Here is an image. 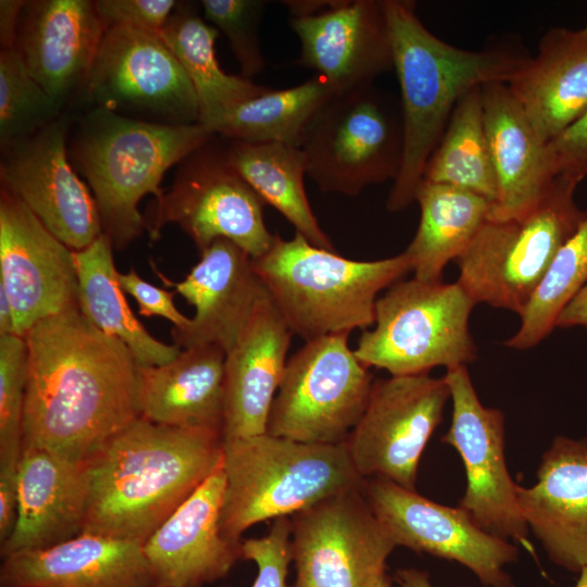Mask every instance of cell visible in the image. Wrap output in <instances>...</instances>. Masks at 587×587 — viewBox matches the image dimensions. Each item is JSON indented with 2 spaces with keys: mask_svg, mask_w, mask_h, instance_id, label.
<instances>
[{
  "mask_svg": "<svg viewBox=\"0 0 587 587\" xmlns=\"http://www.w3.org/2000/svg\"><path fill=\"white\" fill-rule=\"evenodd\" d=\"M253 267L294 335L304 341L369 329L375 323L379 294L412 272L402 252L357 261L310 243L295 233L275 236Z\"/></svg>",
  "mask_w": 587,
  "mask_h": 587,
  "instance_id": "obj_5",
  "label": "cell"
},
{
  "mask_svg": "<svg viewBox=\"0 0 587 587\" xmlns=\"http://www.w3.org/2000/svg\"><path fill=\"white\" fill-rule=\"evenodd\" d=\"M395 579L400 587H433L429 574L419 569H400L396 571Z\"/></svg>",
  "mask_w": 587,
  "mask_h": 587,
  "instance_id": "obj_47",
  "label": "cell"
},
{
  "mask_svg": "<svg viewBox=\"0 0 587 587\" xmlns=\"http://www.w3.org/2000/svg\"><path fill=\"white\" fill-rule=\"evenodd\" d=\"M587 282V216L560 248L526 308L516 333L504 346L525 350L542 341L570 299Z\"/></svg>",
  "mask_w": 587,
  "mask_h": 587,
  "instance_id": "obj_36",
  "label": "cell"
},
{
  "mask_svg": "<svg viewBox=\"0 0 587 587\" xmlns=\"http://www.w3.org/2000/svg\"><path fill=\"white\" fill-rule=\"evenodd\" d=\"M540 139L550 142L587 111V27H553L508 83Z\"/></svg>",
  "mask_w": 587,
  "mask_h": 587,
  "instance_id": "obj_28",
  "label": "cell"
},
{
  "mask_svg": "<svg viewBox=\"0 0 587 587\" xmlns=\"http://www.w3.org/2000/svg\"><path fill=\"white\" fill-rule=\"evenodd\" d=\"M376 587H392L391 578L385 573L378 580Z\"/></svg>",
  "mask_w": 587,
  "mask_h": 587,
  "instance_id": "obj_50",
  "label": "cell"
},
{
  "mask_svg": "<svg viewBox=\"0 0 587 587\" xmlns=\"http://www.w3.org/2000/svg\"><path fill=\"white\" fill-rule=\"evenodd\" d=\"M482 101L499 188L488 218H521L540 203L559 176L554 159L507 83L482 86Z\"/></svg>",
  "mask_w": 587,
  "mask_h": 587,
  "instance_id": "obj_26",
  "label": "cell"
},
{
  "mask_svg": "<svg viewBox=\"0 0 587 587\" xmlns=\"http://www.w3.org/2000/svg\"><path fill=\"white\" fill-rule=\"evenodd\" d=\"M58 103L30 75L16 46L0 52V141L5 148L59 116Z\"/></svg>",
  "mask_w": 587,
  "mask_h": 587,
  "instance_id": "obj_37",
  "label": "cell"
},
{
  "mask_svg": "<svg viewBox=\"0 0 587 587\" xmlns=\"http://www.w3.org/2000/svg\"><path fill=\"white\" fill-rule=\"evenodd\" d=\"M17 464L0 465V542L11 535L18 509Z\"/></svg>",
  "mask_w": 587,
  "mask_h": 587,
  "instance_id": "obj_44",
  "label": "cell"
},
{
  "mask_svg": "<svg viewBox=\"0 0 587 587\" xmlns=\"http://www.w3.org/2000/svg\"><path fill=\"white\" fill-rule=\"evenodd\" d=\"M192 154L171 190L155 200L147 223L155 239L165 224H176L201 253L227 239L252 259L265 254L275 236L265 225L264 202L227 162L225 152Z\"/></svg>",
  "mask_w": 587,
  "mask_h": 587,
  "instance_id": "obj_14",
  "label": "cell"
},
{
  "mask_svg": "<svg viewBox=\"0 0 587 587\" xmlns=\"http://www.w3.org/2000/svg\"><path fill=\"white\" fill-rule=\"evenodd\" d=\"M452 401L451 424L441 441L460 454L466 488L458 507L488 533L530 549L529 529L505 462L504 414L485 407L466 365L446 369Z\"/></svg>",
  "mask_w": 587,
  "mask_h": 587,
  "instance_id": "obj_15",
  "label": "cell"
},
{
  "mask_svg": "<svg viewBox=\"0 0 587 587\" xmlns=\"http://www.w3.org/2000/svg\"><path fill=\"white\" fill-rule=\"evenodd\" d=\"M225 155L264 204L285 216L296 233L315 247L335 251L309 203L304 189L305 159L299 147L232 140Z\"/></svg>",
  "mask_w": 587,
  "mask_h": 587,
  "instance_id": "obj_33",
  "label": "cell"
},
{
  "mask_svg": "<svg viewBox=\"0 0 587 587\" xmlns=\"http://www.w3.org/2000/svg\"><path fill=\"white\" fill-rule=\"evenodd\" d=\"M223 469L221 526L234 541L254 524L290 517L365 479L345 442L307 444L267 433L223 439Z\"/></svg>",
  "mask_w": 587,
  "mask_h": 587,
  "instance_id": "obj_6",
  "label": "cell"
},
{
  "mask_svg": "<svg viewBox=\"0 0 587 587\" xmlns=\"http://www.w3.org/2000/svg\"><path fill=\"white\" fill-rule=\"evenodd\" d=\"M449 399L445 378L429 373L375 379L367 405L345 441L359 475L416 490L421 457Z\"/></svg>",
  "mask_w": 587,
  "mask_h": 587,
  "instance_id": "obj_11",
  "label": "cell"
},
{
  "mask_svg": "<svg viewBox=\"0 0 587 587\" xmlns=\"http://www.w3.org/2000/svg\"><path fill=\"white\" fill-rule=\"evenodd\" d=\"M577 185L558 176L527 215L486 221L455 260L458 283L475 304L522 314L557 252L587 216L575 201Z\"/></svg>",
  "mask_w": 587,
  "mask_h": 587,
  "instance_id": "obj_7",
  "label": "cell"
},
{
  "mask_svg": "<svg viewBox=\"0 0 587 587\" xmlns=\"http://www.w3.org/2000/svg\"><path fill=\"white\" fill-rule=\"evenodd\" d=\"M362 489L396 547L455 561L485 586L513 587L504 567L517 559V547L483 529L463 509L383 478H365Z\"/></svg>",
  "mask_w": 587,
  "mask_h": 587,
  "instance_id": "obj_16",
  "label": "cell"
},
{
  "mask_svg": "<svg viewBox=\"0 0 587 587\" xmlns=\"http://www.w3.org/2000/svg\"><path fill=\"white\" fill-rule=\"evenodd\" d=\"M292 336L266 291L225 354L223 439L266 433Z\"/></svg>",
  "mask_w": 587,
  "mask_h": 587,
  "instance_id": "obj_24",
  "label": "cell"
},
{
  "mask_svg": "<svg viewBox=\"0 0 587 587\" xmlns=\"http://www.w3.org/2000/svg\"><path fill=\"white\" fill-rule=\"evenodd\" d=\"M347 334L304 341L288 360L266 433L307 444H342L362 416L373 375Z\"/></svg>",
  "mask_w": 587,
  "mask_h": 587,
  "instance_id": "obj_9",
  "label": "cell"
},
{
  "mask_svg": "<svg viewBox=\"0 0 587 587\" xmlns=\"http://www.w3.org/2000/svg\"><path fill=\"white\" fill-rule=\"evenodd\" d=\"M421 210L414 237L403 251L416 279L441 282L444 270L472 243L489 217L491 203L454 186L422 180L415 193Z\"/></svg>",
  "mask_w": 587,
  "mask_h": 587,
  "instance_id": "obj_30",
  "label": "cell"
},
{
  "mask_svg": "<svg viewBox=\"0 0 587 587\" xmlns=\"http://www.w3.org/2000/svg\"><path fill=\"white\" fill-rule=\"evenodd\" d=\"M559 176L579 184L587 177V111L548 142Z\"/></svg>",
  "mask_w": 587,
  "mask_h": 587,
  "instance_id": "obj_43",
  "label": "cell"
},
{
  "mask_svg": "<svg viewBox=\"0 0 587 587\" xmlns=\"http://www.w3.org/2000/svg\"><path fill=\"white\" fill-rule=\"evenodd\" d=\"M205 18L227 37L241 76L250 79L264 68L259 24L266 7L262 0H203Z\"/></svg>",
  "mask_w": 587,
  "mask_h": 587,
  "instance_id": "obj_39",
  "label": "cell"
},
{
  "mask_svg": "<svg viewBox=\"0 0 587 587\" xmlns=\"http://www.w3.org/2000/svg\"><path fill=\"white\" fill-rule=\"evenodd\" d=\"M222 459L218 433L136 417L84 463L87 503L82 533L145 544Z\"/></svg>",
  "mask_w": 587,
  "mask_h": 587,
  "instance_id": "obj_2",
  "label": "cell"
},
{
  "mask_svg": "<svg viewBox=\"0 0 587 587\" xmlns=\"http://www.w3.org/2000/svg\"><path fill=\"white\" fill-rule=\"evenodd\" d=\"M118 282L124 292L137 301L139 315L161 316L170 321L174 329H184L189 324L190 317L180 313L174 304V292L142 279L134 268L126 273L118 272Z\"/></svg>",
  "mask_w": 587,
  "mask_h": 587,
  "instance_id": "obj_42",
  "label": "cell"
},
{
  "mask_svg": "<svg viewBox=\"0 0 587 587\" xmlns=\"http://www.w3.org/2000/svg\"><path fill=\"white\" fill-rule=\"evenodd\" d=\"M26 380L25 337L0 336V465L17 464L21 457Z\"/></svg>",
  "mask_w": 587,
  "mask_h": 587,
  "instance_id": "obj_38",
  "label": "cell"
},
{
  "mask_svg": "<svg viewBox=\"0 0 587 587\" xmlns=\"http://www.w3.org/2000/svg\"><path fill=\"white\" fill-rule=\"evenodd\" d=\"M576 326L587 328V282L563 307L555 321V327Z\"/></svg>",
  "mask_w": 587,
  "mask_h": 587,
  "instance_id": "obj_46",
  "label": "cell"
},
{
  "mask_svg": "<svg viewBox=\"0 0 587 587\" xmlns=\"http://www.w3.org/2000/svg\"><path fill=\"white\" fill-rule=\"evenodd\" d=\"M83 88L95 108L150 116L158 123H199L195 89L157 33L109 27Z\"/></svg>",
  "mask_w": 587,
  "mask_h": 587,
  "instance_id": "obj_13",
  "label": "cell"
},
{
  "mask_svg": "<svg viewBox=\"0 0 587 587\" xmlns=\"http://www.w3.org/2000/svg\"><path fill=\"white\" fill-rule=\"evenodd\" d=\"M15 335V317L11 301L2 286H0V336Z\"/></svg>",
  "mask_w": 587,
  "mask_h": 587,
  "instance_id": "obj_48",
  "label": "cell"
},
{
  "mask_svg": "<svg viewBox=\"0 0 587 587\" xmlns=\"http://www.w3.org/2000/svg\"><path fill=\"white\" fill-rule=\"evenodd\" d=\"M157 274L195 308L184 329L172 328L174 345L180 349L216 346L226 354L266 294L252 258L227 239H217L202 251L182 280Z\"/></svg>",
  "mask_w": 587,
  "mask_h": 587,
  "instance_id": "obj_21",
  "label": "cell"
},
{
  "mask_svg": "<svg viewBox=\"0 0 587 587\" xmlns=\"http://www.w3.org/2000/svg\"><path fill=\"white\" fill-rule=\"evenodd\" d=\"M66 129L65 120L58 118L5 148L0 177L4 190L63 243L79 251L103 230L95 198L67 159Z\"/></svg>",
  "mask_w": 587,
  "mask_h": 587,
  "instance_id": "obj_17",
  "label": "cell"
},
{
  "mask_svg": "<svg viewBox=\"0 0 587 587\" xmlns=\"http://www.w3.org/2000/svg\"><path fill=\"white\" fill-rule=\"evenodd\" d=\"M224 363L221 348L196 346L167 363L138 365V415L159 425L222 435Z\"/></svg>",
  "mask_w": 587,
  "mask_h": 587,
  "instance_id": "obj_29",
  "label": "cell"
},
{
  "mask_svg": "<svg viewBox=\"0 0 587 587\" xmlns=\"http://www.w3.org/2000/svg\"><path fill=\"white\" fill-rule=\"evenodd\" d=\"M107 29L95 1H27L16 47L30 75L63 105L84 87Z\"/></svg>",
  "mask_w": 587,
  "mask_h": 587,
  "instance_id": "obj_23",
  "label": "cell"
},
{
  "mask_svg": "<svg viewBox=\"0 0 587 587\" xmlns=\"http://www.w3.org/2000/svg\"><path fill=\"white\" fill-rule=\"evenodd\" d=\"M159 36L188 76L198 100L199 123L212 134L232 110L268 90L223 71L215 53L218 30L186 4L175 9Z\"/></svg>",
  "mask_w": 587,
  "mask_h": 587,
  "instance_id": "obj_32",
  "label": "cell"
},
{
  "mask_svg": "<svg viewBox=\"0 0 587 587\" xmlns=\"http://www.w3.org/2000/svg\"><path fill=\"white\" fill-rule=\"evenodd\" d=\"M362 486L290 516L292 587H376L386 573L396 545Z\"/></svg>",
  "mask_w": 587,
  "mask_h": 587,
  "instance_id": "obj_12",
  "label": "cell"
},
{
  "mask_svg": "<svg viewBox=\"0 0 587 587\" xmlns=\"http://www.w3.org/2000/svg\"><path fill=\"white\" fill-rule=\"evenodd\" d=\"M307 175L324 192L357 196L395 180L402 160V125L370 87L335 93L299 147Z\"/></svg>",
  "mask_w": 587,
  "mask_h": 587,
  "instance_id": "obj_10",
  "label": "cell"
},
{
  "mask_svg": "<svg viewBox=\"0 0 587 587\" xmlns=\"http://www.w3.org/2000/svg\"><path fill=\"white\" fill-rule=\"evenodd\" d=\"M241 554L258 569L251 587H292L287 583L292 562L290 517L274 520L268 533L261 537L241 540Z\"/></svg>",
  "mask_w": 587,
  "mask_h": 587,
  "instance_id": "obj_40",
  "label": "cell"
},
{
  "mask_svg": "<svg viewBox=\"0 0 587 587\" xmlns=\"http://www.w3.org/2000/svg\"><path fill=\"white\" fill-rule=\"evenodd\" d=\"M212 135L200 123H158L102 108L86 117L73 155L113 247L124 249L147 228L139 201L149 193L161 199L165 172L203 148Z\"/></svg>",
  "mask_w": 587,
  "mask_h": 587,
  "instance_id": "obj_4",
  "label": "cell"
},
{
  "mask_svg": "<svg viewBox=\"0 0 587 587\" xmlns=\"http://www.w3.org/2000/svg\"><path fill=\"white\" fill-rule=\"evenodd\" d=\"M423 179L465 189L492 207L497 203L499 188L484 124L482 87L458 102L427 161Z\"/></svg>",
  "mask_w": 587,
  "mask_h": 587,
  "instance_id": "obj_34",
  "label": "cell"
},
{
  "mask_svg": "<svg viewBox=\"0 0 587 587\" xmlns=\"http://www.w3.org/2000/svg\"><path fill=\"white\" fill-rule=\"evenodd\" d=\"M1 587H153L143 544L80 533L2 558Z\"/></svg>",
  "mask_w": 587,
  "mask_h": 587,
  "instance_id": "obj_25",
  "label": "cell"
},
{
  "mask_svg": "<svg viewBox=\"0 0 587 587\" xmlns=\"http://www.w3.org/2000/svg\"><path fill=\"white\" fill-rule=\"evenodd\" d=\"M26 1H0V42L1 49L16 46L22 14Z\"/></svg>",
  "mask_w": 587,
  "mask_h": 587,
  "instance_id": "obj_45",
  "label": "cell"
},
{
  "mask_svg": "<svg viewBox=\"0 0 587 587\" xmlns=\"http://www.w3.org/2000/svg\"><path fill=\"white\" fill-rule=\"evenodd\" d=\"M402 105V160L386 208L399 212L419 185L458 102L489 83H508L530 58L521 48L452 46L422 23L413 1L383 0Z\"/></svg>",
  "mask_w": 587,
  "mask_h": 587,
  "instance_id": "obj_3",
  "label": "cell"
},
{
  "mask_svg": "<svg viewBox=\"0 0 587 587\" xmlns=\"http://www.w3.org/2000/svg\"><path fill=\"white\" fill-rule=\"evenodd\" d=\"M24 337L23 447L85 463L139 416L138 363L123 342L99 330L79 307L37 322Z\"/></svg>",
  "mask_w": 587,
  "mask_h": 587,
  "instance_id": "obj_1",
  "label": "cell"
},
{
  "mask_svg": "<svg viewBox=\"0 0 587 587\" xmlns=\"http://www.w3.org/2000/svg\"><path fill=\"white\" fill-rule=\"evenodd\" d=\"M107 27L122 26L159 34L178 5L174 0H97Z\"/></svg>",
  "mask_w": 587,
  "mask_h": 587,
  "instance_id": "obj_41",
  "label": "cell"
},
{
  "mask_svg": "<svg viewBox=\"0 0 587 587\" xmlns=\"http://www.w3.org/2000/svg\"><path fill=\"white\" fill-rule=\"evenodd\" d=\"M0 286L11 301L15 335L78 307L74 250L55 237L17 198L1 188Z\"/></svg>",
  "mask_w": 587,
  "mask_h": 587,
  "instance_id": "obj_18",
  "label": "cell"
},
{
  "mask_svg": "<svg viewBox=\"0 0 587 587\" xmlns=\"http://www.w3.org/2000/svg\"><path fill=\"white\" fill-rule=\"evenodd\" d=\"M529 532L557 565L587 566V439L558 436L544 453L537 480L516 486Z\"/></svg>",
  "mask_w": 587,
  "mask_h": 587,
  "instance_id": "obj_22",
  "label": "cell"
},
{
  "mask_svg": "<svg viewBox=\"0 0 587 587\" xmlns=\"http://www.w3.org/2000/svg\"><path fill=\"white\" fill-rule=\"evenodd\" d=\"M575 587H587V566L579 572V577Z\"/></svg>",
  "mask_w": 587,
  "mask_h": 587,
  "instance_id": "obj_49",
  "label": "cell"
},
{
  "mask_svg": "<svg viewBox=\"0 0 587 587\" xmlns=\"http://www.w3.org/2000/svg\"><path fill=\"white\" fill-rule=\"evenodd\" d=\"M15 526L1 544L2 558L42 549L82 533L87 503L84 463L23 447L18 460Z\"/></svg>",
  "mask_w": 587,
  "mask_h": 587,
  "instance_id": "obj_27",
  "label": "cell"
},
{
  "mask_svg": "<svg viewBox=\"0 0 587 587\" xmlns=\"http://www.w3.org/2000/svg\"><path fill=\"white\" fill-rule=\"evenodd\" d=\"M290 26L300 41L299 64L315 70L335 93L370 87L394 68L383 0H336L292 17Z\"/></svg>",
  "mask_w": 587,
  "mask_h": 587,
  "instance_id": "obj_19",
  "label": "cell"
},
{
  "mask_svg": "<svg viewBox=\"0 0 587 587\" xmlns=\"http://www.w3.org/2000/svg\"><path fill=\"white\" fill-rule=\"evenodd\" d=\"M78 277V307L102 333L123 342L138 365H161L182 350L154 338L140 323L118 282L113 245L102 234L83 250L74 251Z\"/></svg>",
  "mask_w": 587,
  "mask_h": 587,
  "instance_id": "obj_31",
  "label": "cell"
},
{
  "mask_svg": "<svg viewBox=\"0 0 587 587\" xmlns=\"http://www.w3.org/2000/svg\"><path fill=\"white\" fill-rule=\"evenodd\" d=\"M223 459L193 494L145 541L161 587H202L226 576L242 559L241 541L222 532Z\"/></svg>",
  "mask_w": 587,
  "mask_h": 587,
  "instance_id": "obj_20",
  "label": "cell"
},
{
  "mask_svg": "<svg viewBox=\"0 0 587 587\" xmlns=\"http://www.w3.org/2000/svg\"><path fill=\"white\" fill-rule=\"evenodd\" d=\"M153 587H161V586H158V585H157V586H153Z\"/></svg>",
  "mask_w": 587,
  "mask_h": 587,
  "instance_id": "obj_51",
  "label": "cell"
},
{
  "mask_svg": "<svg viewBox=\"0 0 587 587\" xmlns=\"http://www.w3.org/2000/svg\"><path fill=\"white\" fill-rule=\"evenodd\" d=\"M474 305L458 282L400 279L377 299L375 323L362 332L354 353L391 376L466 365L477 358L470 333Z\"/></svg>",
  "mask_w": 587,
  "mask_h": 587,
  "instance_id": "obj_8",
  "label": "cell"
},
{
  "mask_svg": "<svg viewBox=\"0 0 587 587\" xmlns=\"http://www.w3.org/2000/svg\"><path fill=\"white\" fill-rule=\"evenodd\" d=\"M335 95L319 75L282 90H266L232 110L214 134L235 141L300 147L314 117Z\"/></svg>",
  "mask_w": 587,
  "mask_h": 587,
  "instance_id": "obj_35",
  "label": "cell"
}]
</instances>
